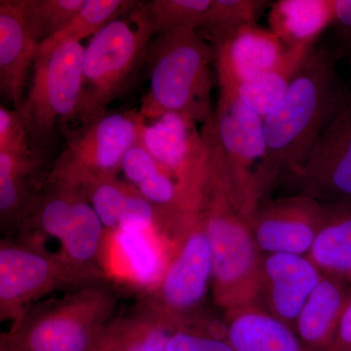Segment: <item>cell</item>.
Masks as SVG:
<instances>
[{"mask_svg":"<svg viewBox=\"0 0 351 351\" xmlns=\"http://www.w3.org/2000/svg\"><path fill=\"white\" fill-rule=\"evenodd\" d=\"M34 152H0V219L4 230L20 228L38 191L29 177L39 161Z\"/></svg>","mask_w":351,"mask_h":351,"instance_id":"7402d4cb","label":"cell"},{"mask_svg":"<svg viewBox=\"0 0 351 351\" xmlns=\"http://www.w3.org/2000/svg\"><path fill=\"white\" fill-rule=\"evenodd\" d=\"M167 351H234L228 339L179 328L171 337Z\"/></svg>","mask_w":351,"mask_h":351,"instance_id":"d6a6232c","label":"cell"},{"mask_svg":"<svg viewBox=\"0 0 351 351\" xmlns=\"http://www.w3.org/2000/svg\"><path fill=\"white\" fill-rule=\"evenodd\" d=\"M0 351H14L12 348L9 346L8 343L3 337H1V343H0Z\"/></svg>","mask_w":351,"mask_h":351,"instance_id":"d590c367","label":"cell"},{"mask_svg":"<svg viewBox=\"0 0 351 351\" xmlns=\"http://www.w3.org/2000/svg\"><path fill=\"white\" fill-rule=\"evenodd\" d=\"M285 182L325 206L351 205V91L346 90L304 166Z\"/></svg>","mask_w":351,"mask_h":351,"instance_id":"30bf717a","label":"cell"},{"mask_svg":"<svg viewBox=\"0 0 351 351\" xmlns=\"http://www.w3.org/2000/svg\"><path fill=\"white\" fill-rule=\"evenodd\" d=\"M206 39L213 47L219 91H232L242 82L274 68L287 51L274 32L257 24Z\"/></svg>","mask_w":351,"mask_h":351,"instance_id":"5bb4252c","label":"cell"},{"mask_svg":"<svg viewBox=\"0 0 351 351\" xmlns=\"http://www.w3.org/2000/svg\"><path fill=\"white\" fill-rule=\"evenodd\" d=\"M132 189L129 182L108 178L92 182L78 193L91 203L105 228L114 232Z\"/></svg>","mask_w":351,"mask_h":351,"instance_id":"f546056e","label":"cell"},{"mask_svg":"<svg viewBox=\"0 0 351 351\" xmlns=\"http://www.w3.org/2000/svg\"><path fill=\"white\" fill-rule=\"evenodd\" d=\"M138 2L123 0H85L82 8L62 31L40 44L39 55L46 54L66 43H80L98 34L108 23L137 6Z\"/></svg>","mask_w":351,"mask_h":351,"instance_id":"484cf974","label":"cell"},{"mask_svg":"<svg viewBox=\"0 0 351 351\" xmlns=\"http://www.w3.org/2000/svg\"><path fill=\"white\" fill-rule=\"evenodd\" d=\"M145 63L149 90L138 112L145 120L178 114L205 124L211 119L214 50L198 29L157 34L149 44Z\"/></svg>","mask_w":351,"mask_h":351,"instance_id":"7a4b0ae2","label":"cell"},{"mask_svg":"<svg viewBox=\"0 0 351 351\" xmlns=\"http://www.w3.org/2000/svg\"><path fill=\"white\" fill-rule=\"evenodd\" d=\"M262 276L272 313L283 322H295L311 293L319 284V269L309 258L291 254L267 255Z\"/></svg>","mask_w":351,"mask_h":351,"instance_id":"2e32d148","label":"cell"},{"mask_svg":"<svg viewBox=\"0 0 351 351\" xmlns=\"http://www.w3.org/2000/svg\"><path fill=\"white\" fill-rule=\"evenodd\" d=\"M34 152L27 140V127L19 110L0 107V152Z\"/></svg>","mask_w":351,"mask_h":351,"instance_id":"1f68e13d","label":"cell"},{"mask_svg":"<svg viewBox=\"0 0 351 351\" xmlns=\"http://www.w3.org/2000/svg\"><path fill=\"white\" fill-rule=\"evenodd\" d=\"M201 134L209 154L210 174L246 216L249 184L265 154L263 117L234 94L219 91L216 110Z\"/></svg>","mask_w":351,"mask_h":351,"instance_id":"52a82bcc","label":"cell"},{"mask_svg":"<svg viewBox=\"0 0 351 351\" xmlns=\"http://www.w3.org/2000/svg\"><path fill=\"white\" fill-rule=\"evenodd\" d=\"M332 22V0H279L272 4L269 16L270 31L287 49L316 47Z\"/></svg>","mask_w":351,"mask_h":351,"instance_id":"ac0fdd59","label":"cell"},{"mask_svg":"<svg viewBox=\"0 0 351 351\" xmlns=\"http://www.w3.org/2000/svg\"><path fill=\"white\" fill-rule=\"evenodd\" d=\"M334 22L338 36L351 47V0H332Z\"/></svg>","mask_w":351,"mask_h":351,"instance_id":"836d02e7","label":"cell"},{"mask_svg":"<svg viewBox=\"0 0 351 351\" xmlns=\"http://www.w3.org/2000/svg\"><path fill=\"white\" fill-rule=\"evenodd\" d=\"M315 50L316 47L287 49L276 66L228 92L234 94L247 108L265 119L282 103L293 82Z\"/></svg>","mask_w":351,"mask_h":351,"instance_id":"ffe728a7","label":"cell"},{"mask_svg":"<svg viewBox=\"0 0 351 351\" xmlns=\"http://www.w3.org/2000/svg\"><path fill=\"white\" fill-rule=\"evenodd\" d=\"M98 280L83 276L56 255L2 240L0 245V317L19 322L44 295Z\"/></svg>","mask_w":351,"mask_h":351,"instance_id":"9c48e42d","label":"cell"},{"mask_svg":"<svg viewBox=\"0 0 351 351\" xmlns=\"http://www.w3.org/2000/svg\"><path fill=\"white\" fill-rule=\"evenodd\" d=\"M335 62L332 51L316 48L282 103L263 119L265 154L249 184L246 214L301 169L336 112L348 88Z\"/></svg>","mask_w":351,"mask_h":351,"instance_id":"6da1fadb","label":"cell"},{"mask_svg":"<svg viewBox=\"0 0 351 351\" xmlns=\"http://www.w3.org/2000/svg\"><path fill=\"white\" fill-rule=\"evenodd\" d=\"M199 213L211 252L215 299L221 306L237 307L255 292L262 276L248 218L212 177L208 178Z\"/></svg>","mask_w":351,"mask_h":351,"instance_id":"5b68a950","label":"cell"},{"mask_svg":"<svg viewBox=\"0 0 351 351\" xmlns=\"http://www.w3.org/2000/svg\"><path fill=\"white\" fill-rule=\"evenodd\" d=\"M329 351H351V295L339 321L336 339Z\"/></svg>","mask_w":351,"mask_h":351,"instance_id":"e575fe53","label":"cell"},{"mask_svg":"<svg viewBox=\"0 0 351 351\" xmlns=\"http://www.w3.org/2000/svg\"><path fill=\"white\" fill-rule=\"evenodd\" d=\"M154 38L142 5L128 17L117 18L92 36L82 61V98L78 121L89 123L107 113L113 100L131 82Z\"/></svg>","mask_w":351,"mask_h":351,"instance_id":"277c9868","label":"cell"},{"mask_svg":"<svg viewBox=\"0 0 351 351\" xmlns=\"http://www.w3.org/2000/svg\"><path fill=\"white\" fill-rule=\"evenodd\" d=\"M350 298L341 281L322 277L295 320V334L307 350H331Z\"/></svg>","mask_w":351,"mask_h":351,"instance_id":"e0dca14e","label":"cell"},{"mask_svg":"<svg viewBox=\"0 0 351 351\" xmlns=\"http://www.w3.org/2000/svg\"><path fill=\"white\" fill-rule=\"evenodd\" d=\"M212 278L211 252L198 212L160 283L152 291L149 306L180 324L179 317L204 301Z\"/></svg>","mask_w":351,"mask_h":351,"instance_id":"7c38bea8","label":"cell"},{"mask_svg":"<svg viewBox=\"0 0 351 351\" xmlns=\"http://www.w3.org/2000/svg\"><path fill=\"white\" fill-rule=\"evenodd\" d=\"M211 0H154L143 4L154 36L180 29H199Z\"/></svg>","mask_w":351,"mask_h":351,"instance_id":"4316f807","label":"cell"},{"mask_svg":"<svg viewBox=\"0 0 351 351\" xmlns=\"http://www.w3.org/2000/svg\"><path fill=\"white\" fill-rule=\"evenodd\" d=\"M269 5L265 0H211L198 31L209 38L242 25L257 24L258 16Z\"/></svg>","mask_w":351,"mask_h":351,"instance_id":"f1b7e54d","label":"cell"},{"mask_svg":"<svg viewBox=\"0 0 351 351\" xmlns=\"http://www.w3.org/2000/svg\"><path fill=\"white\" fill-rule=\"evenodd\" d=\"M40 44L24 19V0L0 1V90L19 110L27 88V77L38 60Z\"/></svg>","mask_w":351,"mask_h":351,"instance_id":"9a60e30c","label":"cell"},{"mask_svg":"<svg viewBox=\"0 0 351 351\" xmlns=\"http://www.w3.org/2000/svg\"><path fill=\"white\" fill-rule=\"evenodd\" d=\"M114 232L117 252L129 280L143 290H156L168 265L156 230Z\"/></svg>","mask_w":351,"mask_h":351,"instance_id":"cb8c5ba5","label":"cell"},{"mask_svg":"<svg viewBox=\"0 0 351 351\" xmlns=\"http://www.w3.org/2000/svg\"><path fill=\"white\" fill-rule=\"evenodd\" d=\"M117 298L101 279L34 306L2 335L14 351H96L113 322Z\"/></svg>","mask_w":351,"mask_h":351,"instance_id":"3957f363","label":"cell"},{"mask_svg":"<svg viewBox=\"0 0 351 351\" xmlns=\"http://www.w3.org/2000/svg\"><path fill=\"white\" fill-rule=\"evenodd\" d=\"M85 48L66 43L38 55L19 112L27 140L38 156L50 147L57 130L78 120L82 98V61Z\"/></svg>","mask_w":351,"mask_h":351,"instance_id":"8992f818","label":"cell"},{"mask_svg":"<svg viewBox=\"0 0 351 351\" xmlns=\"http://www.w3.org/2000/svg\"><path fill=\"white\" fill-rule=\"evenodd\" d=\"M85 0H24V19L39 44L62 31Z\"/></svg>","mask_w":351,"mask_h":351,"instance_id":"83f0119b","label":"cell"},{"mask_svg":"<svg viewBox=\"0 0 351 351\" xmlns=\"http://www.w3.org/2000/svg\"><path fill=\"white\" fill-rule=\"evenodd\" d=\"M311 260L318 269L338 276H351V205L325 206Z\"/></svg>","mask_w":351,"mask_h":351,"instance_id":"d4e9b609","label":"cell"},{"mask_svg":"<svg viewBox=\"0 0 351 351\" xmlns=\"http://www.w3.org/2000/svg\"><path fill=\"white\" fill-rule=\"evenodd\" d=\"M96 351H110V350H108V348H107V346H104L103 345V343H100V346H99V348H97V350Z\"/></svg>","mask_w":351,"mask_h":351,"instance_id":"8d00e7d4","label":"cell"},{"mask_svg":"<svg viewBox=\"0 0 351 351\" xmlns=\"http://www.w3.org/2000/svg\"><path fill=\"white\" fill-rule=\"evenodd\" d=\"M226 339L234 351H308L287 323L258 309L237 311Z\"/></svg>","mask_w":351,"mask_h":351,"instance_id":"44dd1931","label":"cell"},{"mask_svg":"<svg viewBox=\"0 0 351 351\" xmlns=\"http://www.w3.org/2000/svg\"><path fill=\"white\" fill-rule=\"evenodd\" d=\"M324 214L318 201L297 195L258 206L247 218L258 250L304 256L311 253Z\"/></svg>","mask_w":351,"mask_h":351,"instance_id":"4fadbf2b","label":"cell"},{"mask_svg":"<svg viewBox=\"0 0 351 351\" xmlns=\"http://www.w3.org/2000/svg\"><path fill=\"white\" fill-rule=\"evenodd\" d=\"M161 219V212L133 186L124 205L117 230L121 232H152L156 230Z\"/></svg>","mask_w":351,"mask_h":351,"instance_id":"4dcf8cb0","label":"cell"},{"mask_svg":"<svg viewBox=\"0 0 351 351\" xmlns=\"http://www.w3.org/2000/svg\"><path fill=\"white\" fill-rule=\"evenodd\" d=\"M179 325L147 304L138 313L113 321L101 343L110 351H167Z\"/></svg>","mask_w":351,"mask_h":351,"instance_id":"603a6c76","label":"cell"},{"mask_svg":"<svg viewBox=\"0 0 351 351\" xmlns=\"http://www.w3.org/2000/svg\"><path fill=\"white\" fill-rule=\"evenodd\" d=\"M144 123L140 112H128L106 113L83 124L69 138L45 182L80 191L99 180L117 178Z\"/></svg>","mask_w":351,"mask_h":351,"instance_id":"ba28073f","label":"cell"},{"mask_svg":"<svg viewBox=\"0 0 351 351\" xmlns=\"http://www.w3.org/2000/svg\"><path fill=\"white\" fill-rule=\"evenodd\" d=\"M105 230L91 203L78 193L73 219L60 243L59 257L83 276L103 279L101 261Z\"/></svg>","mask_w":351,"mask_h":351,"instance_id":"d6986e66","label":"cell"},{"mask_svg":"<svg viewBox=\"0 0 351 351\" xmlns=\"http://www.w3.org/2000/svg\"><path fill=\"white\" fill-rule=\"evenodd\" d=\"M140 141L201 208L209 154L197 123L178 114L145 119Z\"/></svg>","mask_w":351,"mask_h":351,"instance_id":"8fae6325","label":"cell"}]
</instances>
